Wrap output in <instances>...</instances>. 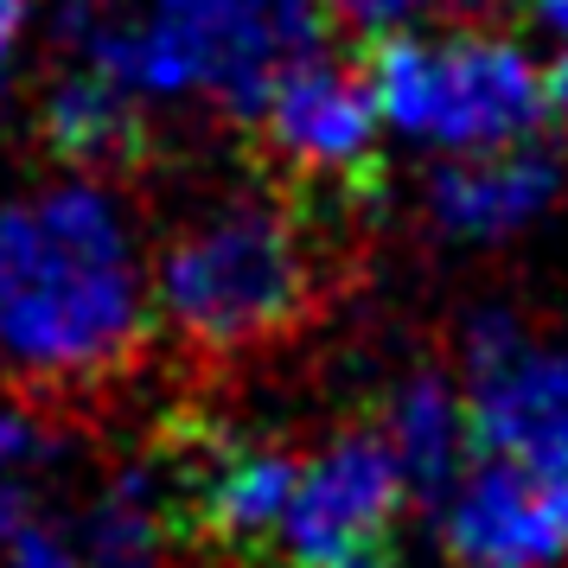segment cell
<instances>
[{
	"label": "cell",
	"mask_w": 568,
	"mask_h": 568,
	"mask_svg": "<svg viewBox=\"0 0 568 568\" xmlns=\"http://www.w3.org/2000/svg\"><path fill=\"white\" fill-rule=\"evenodd\" d=\"M148 338L129 231L97 185L0 211V345L45 384L115 377Z\"/></svg>",
	"instance_id": "1"
},
{
	"label": "cell",
	"mask_w": 568,
	"mask_h": 568,
	"mask_svg": "<svg viewBox=\"0 0 568 568\" xmlns=\"http://www.w3.org/2000/svg\"><path fill=\"white\" fill-rule=\"evenodd\" d=\"M64 32L90 52V71L134 97L211 90L224 109L256 115L268 83L313 52L320 0H154L148 20H122L103 0H71Z\"/></svg>",
	"instance_id": "2"
},
{
	"label": "cell",
	"mask_w": 568,
	"mask_h": 568,
	"mask_svg": "<svg viewBox=\"0 0 568 568\" xmlns=\"http://www.w3.org/2000/svg\"><path fill=\"white\" fill-rule=\"evenodd\" d=\"M320 262L307 217L282 192H243L173 236L160 262L166 326L205 352H236L294 333L313 313Z\"/></svg>",
	"instance_id": "3"
},
{
	"label": "cell",
	"mask_w": 568,
	"mask_h": 568,
	"mask_svg": "<svg viewBox=\"0 0 568 568\" xmlns=\"http://www.w3.org/2000/svg\"><path fill=\"white\" fill-rule=\"evenodd\" d=\"M364 78L377 90V115L403 134L486 154L517 148L549 115V78L530 52L491 32H454V39H409L389 32L364 45Z\"/></svg>",
	"instance_id": "4"
},
{
	"label": "cell",
	"mask_w": 568,
	"mask_h": 568,
	"mask_svg": "<svg viewBox=\"0 0 568 568\" xmlns=\"http://www.w3.org/2000/svg\"><path fill=\"white\" fill-rule=\"evenodd\" d=\"M262 141L287 173L371 192L377 180V90L338 58H294L256 109Z\"/></svg>",
	"instance_id": "5"
},
{
	"label": "cell",
	"mask_w": 568,
	"mask_h": 568,
	"mask_svg": "<svg viewBox=\"0 0 568 568\" xmlns=\"http://www.w3.org/2000/svg\"><path fill=\"white\" fill-rule=\"evenodd\" d=\"M409 498V479L396 466L384 435H345L313 466H301L294 498L282 517V556L294 568H338L371 542H384Z\"/></svg>",
	"instance_id": "6"
},
{
	"label": "cell",
	"mask_w": 568,
	"mask_h": 568,
	"mask_svg": "<svg viewBox=\"0 0 568 568\" xmlns=\"http://www.w3.org/2000/svg\"><path fill=\"white\" fill-rule=\"evenodd\" d=\"M447 556L460 568H562L568 562V466L498 460L454 486Z\"/></svg>",
	"instance_id": "7"
},
{
	"label": "cell",
	"mask_w": 568,
	"mask_h": 568,
	"mask_svg": "<svg viewBox=\"0 0 568 568\" xmlns=\"http://www.w3.org/2000/svg\"><path fill=\"white\" fill-rule=\"evenodd\" d=\"M466 422L473 447L498 460L568 466V358H542L517 345L511 358L466 371Z\"/></svg>",
	"instance_id": "8"
},
{
	"label": "cell",
	"mask_w": 568,
	"mask_h": 568,
	"mask_svg": "<svg viewBox=\"0 0 568 568\" xmlns=\"http://www.w3.org/2000/svg\"><path fill=\"white\" fill-rule=\"evenodd\" d=\"M562 166L537 148H486V154L447 160L428 180V217L460 243H498L549 211Z\"/></svg>",
	"instance_id": "9"
},
{
	"label": "cell",
	"mask_w": 568,
	"mask_h": 568,
	"mask_svg": "<svg viewBox=\"0 0 568 568\" xmlns=\"http://www.w3.org/2000/svg\"><path fill=\"white\" fill-rule=\"evenodd\" d=\"M45 141L58 148V160L83 173H122L148 154V122L134 109V90H122L103 71H78L45 103Z\"/></svg>",
	"instance_id": "10"
},
{
	"label": "cell",
	"mask_w": 568,
	"mask_h": 568,
	"mask_svg": "<svg viewBox=\"0 0 568 568\" xmlns=\"http://www.w3.org/2000/svg\"><path fill=\"white\" fill-rule=\"evenodd\" d=\"M389 447H396V466L415 486V498H440L460 479V460L473 447V422H466V403L440 377H415L403 384L396 409H389Z\"/></svg>",
	"instance_id": "11"
},
{
	"label": "cell",
	"mask_w": 568,
	"mask_h": 568,
	"mask_svg": "<svg viewBox=\"0 0 568 568\" xmlns=\"http://www.w3.org/2000/svg\"><path fill=\"white\" fill-rule=\"evenodd\" d=\"M173 537L180 530L166 511L160 473L154 466H122L83 524V556H90V568H160V549Z\"/></svg>",
	"instance_id": "12"
},
{
	"label": "cell",
	"mask_w": 568,
	"mask_h": 568,
	"mask_svg": "<svg viewBox=\"0 0 568 568\" xmlns=\"http://www.w3.org/2000/svg\"><path fill=\"white\" fill-rule=\"evenodd\" d=\"M52 447L58 435L45 415H32L27 403H0V473H20V466L45 460Z\"/></svg>",
	"instance_id": "13"
},
{
	"label": "cell",
	"mask_w": 568,
	"mask_h": 568,
	"mask_svg": "<svg viewBox=\"0 0 568 568\" xmlns=\"http://www.w3.org/2000/svg\"><path fill=\"white\" fill-rule=\"evenodd\" d=\"M422 7H428V0H326V13H333L345 32H358L364 45H371V39H389V32H403Z\"/></svg>",
	"instance_id": "14"
},
{
	"label": "cell",
	"mask_w": 568,
	"mask_h": 568,
	"mask_svg": "<svg viewBox=\"0 0 568 568\" xmlns=\"http://www.w3.org/2000/svg\"><path fill=\"white\" fill-rule=\"evenodd\" d=\"M7 568H71V556L58 549L45 530H20L13 537V556H7Z\"/></svg>",
	"instance_id": "15"
},
{
	"label": "cell",
	"mask_w": 568,
	"mask_h": 568,
	"mask_svg": "<svg viewBox=\"0 0 568 568\" xmlns=\"http://www.w3.org/2000/svg\"><path fill=\"white\" fill-rule=\"evenodd\" d=\"M27 530V486L13 473H0V542H13Z\"/></svg>",
	"instance_id": "16"
},
{
	"label": "cell",
	"mask_w": 568,
	"mask_h": 568,
	"mask_svg": "<svg viewBox=\"0 0 568 568\" xmlns=\"http://www.w3.org/2000/svg\"><path fill=\"white\" fill-rule=\"evenodd\" d=\"M27 7H32V0H0V71H7V58H13L20 27H27Z\"/></svg>",
	"instance_id": "17"
},
{
	"label": "cell",
	"mask_w": 568,
	"mask_h": 568,
	"mask_svg": "<svg viewBox=\"0 0 568 568\" xmlns=\"http://www.w3.org/2000/svg\"><path fill=\"white\" fill-rule=\"evenodd\" d=\"M537 20H542L549 32H556L562 45H568V0H537Z\"/></svg>",
	"instance_id": "18"
},
{
	"label": "cell",
	"mask_w": 568,
	"mask_h": 568,
	"mask_svg": "<svg viewBox=\"0 0 568 568\" xmlns=\"http://www.w3.org/2000/svg\"><path fill=\"white\" fill-rule=\"evenodd\" d=\"M338 568H403V562H396V556H384V549L371 542V549H358V556H345Z\"/></svg>",
	"instance_id": "19"
},
{
	"label": "cell",
	"mask_w": 568,
	"mask_h": 568,
	"mask_svg": "<svg viewBox=\"0 0 568 568\" xmlns=\"http://www.w3.org/2000/svg\"><path fill=\"white\" fill-rule=\"evenodd\" d=\"M549 109H562L568 115V52H562V64L549 71Z\"/></svg>",
	"instance_id": "20"
},
{
	"label": "cell",
	"mask_w": 568,
	"mask_h": 568,
	"mask_svg": "<svg viewBox=\"0 0 568 568\" xmlns=\"http://www.w3.org/2000/svg\"><path fill=\"white\" fill-rule=\"evenodd\" d=\"M466 7H491V0H466Z\"/></svg>",
	"instance_id": "21"
}]
</instances>
